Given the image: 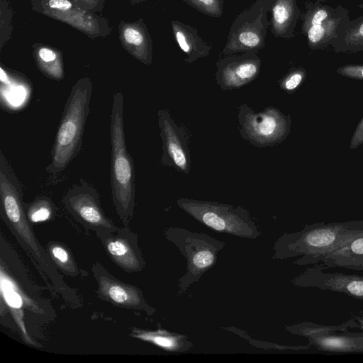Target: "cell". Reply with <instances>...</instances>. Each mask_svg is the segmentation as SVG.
<instances>
[{
  "instance_id": "cell-3",
  "label": "cell",
  "mask_w": 363,
  "mask_h": 363,
  "mask_svg": "<svg viewBox=\"0 0 363 363\" xmlns=\"http://www.w3.org/2000/svg\"><path fill=\"white\" fill-rule=\"evenodd\" d=\"M124 98L115 93L111 113V186L113 202L120 218L126 221L135 207V174L133 157L128 152L124 127Z\"/></svg>"
},
{
  "instance_id": "cell-32",
  "label": "cell",
  "mask_w": 363,
  "mask_h": 363,
  "mask_svg": "<svg viewBox=\"0 0 363 363\" xmlns=\"http://www.w3.org/2000/svg\"><path fill=\"white\" fill-rule=\"evenodd\" d=\"M82 9L95 13L104 9L105 0H71Z\"/></svg>"
},
{
  "instance_id": "cell-9",
  "label": "cell",
  "mask_w": 363,
  "mask_h": 363,
  "mask_svg": "<svg viewBox=\"0 0 363 363\" xmlns=\"http://www.w3.org/2000/svg\"><path fill=\"white\" fill-rule=\"evenodd\" d=\"M238 121L241 136L257 147L281 143L289 135L291 124V116L274 107L256 113L246 104L239 107Z\"/></svg>"
},
{
  "instance_id": "cell-5",
  "label": "cell",
  "mask_w": 363,
  "mask_h": 363,
  "mask_svg": "<svg viewBox=\"0 0 363 363\" xmlns=\"http://www.w3.org/2000/svg\"><path fill=\"white\" fill-rule=\"evenodd\" d=\"M178 206L196 220L219 233L255 240L262 232L250 213L242 206L182 198Z\"/></svg>"
},
{
  "instance_id": "cell-16",
  "label": "cell",
  "mask_w": 363,
  "mask_h": 363,
  "mask_svg": "<svg viewBox=\"0 0 363 363\" xmlns=\"http://www.w3.org/2000/svg\"><path fill=\"white\" fill-rule=\"evenodd\" d=\"M98 281L99 291L105 299L121 306L144 310L149 314L155 311L146 303L138 289L106 276L100 277Z\"/></svg>"
},
{
  "instance_id": "cell-21",
  "label": "cell",
  "mask_w": 363,
  "mask_h": 363,
  "mask_svg": "<svg viewBox=\"0 0 363 363\" xmlns=\"http://www.w3.org/2000/svg\"><path fill=\"white\" fill-rule=\"evenodd\" d=\"M33 56L36 66L50 79L61 81L65 77L62 52L48 45L35 43L32 45Z\"/></svg>"
},
{
  "instance_id": "cell-22",
  "label": "cell",
  "mask_w": 363,
  "mask_h": 363,
  "mask_svg": "<svg viewBox=\"0 0 363 363\" xmlns=\"http://www.w3.org/2000/svg\"><path fill=\"white\" fill-rule=\"evenodd\" d=\"M131 335L143 341L152 343L170 352L182 353L193 347V343L186 335L163 329L156 330H135Z\"/></svg>"
},
{
  "instance_id": "cell-27",
  "label": "cell",
  "mask_w": 363,
  "mask_h": 363,
  "mask_svg": "<svg viewBox=\"0 0 363 363\" xmlns=\"http://www.w3.org/2000/svg\"><path fill=\"white\" fill-rule=\"evenodd\" d=\"M201 13L220 18L223 13V0H182Z\"/></svg>"
},
{
  "instance_id": "cell-14",
  "label": "cell",
  "mask_w": 363,
  "mask_h": 363,
  "mask_svg": "<svg viewBox=\"0 0 363 363\" xmlns=\"http://www.w3.org/2000/svg\"><path fill=\"white\" fill-rule=\"evenodd\" d=\"M301 287H314L320 289L342 292L363 300V277L331 273L320 268H308L291 280Z\"/></svg>"
},
{
  "instance_id": "cell-24",
  "label": "cell",
  "mask_w": 363,
  "mask_h": 363,
  "mask_svg": "<svg viewBox=\"0 0 363 363\" xmlns=\"http://www.w3.org/2000/svg\"><path fill=\"white\" fill-rule=\"evenodd\" d=\"M335 52L363 51V16L350 20L331 45Z\"/></svg>"
},
{
  "instance_id": "cell-18",
  "label": "cell",
  "mask_w": 363,
  "mask_h": 363,
  "mask_svg": "<svg viewBox=\"0 0 363 363\" xmlns=\"http://www.w3.org/2000/svg\"><path fill=\"white\" fill-rule=\"evenodd\" d=\"M271 12L270 30L274 36L284 39L294 38L301 13L296 0H274Z\"/></svg>"
},
{
  "instance_id": "cell-10",
  "label": "cell",
  "mask_w": 363,
  "mask_h": 363,
  "mask_svg": "<svg viewBox=\"0 0 363 363\" xmlns=\"http://www.w3.org/2000/svg\"><path fill=\"white\" fill-rule=\"evenodd\" d=\"M30 4L35 11L67 23L89 38L111 33L106 18L82 9L71 0H30Z\"/></svg>"
},
{
  "instance_id": "cell-2",
  "label": "cell",
  "mask_w": 363,
  "mask_h": 363,
  "mask_svg": "<svg viewBox=\"0 0 363 363\" xmlns=\"http://www.w3.org/2000/svg\"><path fill=\"white\" fill-rule=\"evenodd\" d=\"M93 84L87 77L79 79L66 101L45 171L59 174L80 152L86 121L90 112Z\"/></svg>"
},
{
  "instance_id": "cell-7",
  "label": "cell",
  "mask_w": 363,
  "mask_h": 363,
  "mask_svg": "<svg viewBox=\"0 0 363 363\" xmlns=\"http://www.w3.org/2000/svg\"><path fill=\"white\" fill-rule=\"evenodd\" d=\"M274 0H256L250 7L238 15L233 22L223 49L224 55L251 50H262L270 22L268 13L271 12Z\"/></svg>"
},
{
  "instance_id": "cell-1",
  "label": "cell",
  "mask_w": 363,
  "mask_h": 363,
  "mask_svg": "<svg viewBox=\"0 0 363 363\" xmlns=\"http://www.w3.org/2000/svg\"><path fill=\"white\" fill-rule=\"evenodd\" d=\"M363 235V220L315 223L283 233L274 242V259L300 257L295 264H311L318 257L336 250Z\"/></svg>"
},
{
  "instance_id": "cell-6",
  "label": "cell",
  "mask_w": 363,
  "mask_h": 363,
  "mask_svg": "<svg viewBox=\"0 0 363 363\" xmlns=\"http://www.w3.org/2000/svg\"><path fill=\"white\" fill-rule=\"evenodd\" d=\"M0 201L1 216L38 262H45L40 247L27 220L23 188L3 151H0Z\"/></svg>"
},
{
  "instance_id": "cell-26",
  "label": "cell",
  "mask_w": 363,
  "mask_h": 363,
  "mask_svg": "<svg viewBox=\"0 0 363 363\" xmlns=\"http://www.w3.org/2000/svg\"><path fill=\"white\" fill-rule=\"evenodd\" d=\"M26 216L33 223L43 222L49 220L53 215L55 205L47 196L37 197L33 202L25 203Z\"/></svg>"
},
{
  "instance_id": "cell-25",
  "label": "cell",
  "mask_w": 363,
  "mask_h": 363,
  "mask_svg": "<svg viewBox=\"0 0 363 363\" xmlns=\"http://www.w3.org/2000/svg\"><path fill=\"white\" fill-rule=\"evenodd\" d=\"M317 345L328 350L340 351L363 350V337L323 336L313 340Z\"/></svg>"
},
{
  "instance_id": "cell-35",
  "label": "cell",
  "mask_w": 363,
  "mask_h": 363,
  "mask_svg": "<svg viewBox=\"0 0 363 363\" xmlns=\"http://www.w3.org/2000/svg\"><path fill=\"white\" fill-rule=\"evenodd\" d=\"M358 7H359V8H360V9H363V3L359 4L358 5Z\"/></svg>"
},
{
  "instance_id": "cell-20",
  "label": "cell",
  "mask_w": 363,
  "mask_h": 363,
  "mask_svg": "<svg viewBox=\"0 0 363 363\" xmlns=\"http://www.w3.org/2000/svg\"><path fill=\"white\" fill-rule=\"evenodd\" d=\"M1 89L14 91L7 101L1 104L2 108L13 112L26 106L31 91L30 83L27 78L1 67Z\"/></svg>"
},
{
  "instance_id": "cell-31",
  "label": "cell",
  "mask_w": 363,
  "mask_h": 363,
  "mask_svg": "<svg viewBox=\"0 0 363 363\" xmlns=\"http://www.w3.org/2000/svg\"><path fill=\"white\" fill-rule=\"evenodd\" d=\"M336 72L339 75L347 78L363 80V65H345L338 67Z\"/></svg>"
},
{
  "instance_id": "cell-13",
  "label": "cell",
  "mask_w": 363,
  "mask_h": 363,
  "mask_svg": "<svg viewBox=\"0 0 363 363\" xmlns=\"http://www.w3.org/2000/svg\"><path fill=\"white\" fill-rule=\"evenodd\" d=\"M259 50L229 55L216 62V79L223 90L240 88L257 77L261 68Z\"/></svg>"
},
{
  "instance_id": "cell-12",
  "label": "cell",
  "mask_w": 363,
  "mask_h": 363,
  "mask_svg": "<svg viewBox=\"0 0 363 363\" xmlns=\"http://www.w3.org/2000/svg\"><path fill=\"white\" fill-rule=\"evenodd\" d=\"M157 116L162 142L161 163L183 174H188L191 168V157L184 129L176 124L166 109H160Z\"/></svg>"
},
{
  "instance_id": "cell-28",
  "label": "cell",
  "mask_w": 363,
  "mask_h": 363,
  "mask_svg": "<svg viewBox=\"0 0 363 363\" xmlns=\"http://www.w3.org/2000/svg\"><path fill=\"white\" fill-rule=\"evenodd\" d=\"M306 77V70L303 67L291 69L280 81V88L289 94L296 91Z\"/></svg>"
},
{
  "instance_id": "cell-4",
  "label": "cell",
  "mask_w": 363,
  "mask_h": 363,
  "mask_svg": "<svg viewBox=\"0 0 363 363\" xmlns=\"http://www.w3.org/2000/svg\"><path fill=\"white\" fill-rule=\"evenodd\" d=\"M164 235L186 260V273L178 280V295L184 294L191 284L198 282L215 266L218 252L226 245L206 233L192 232L180 227L167 228Z\"/></svg>"
},
{
  "instance_id": "cell-33",
  "label": "cell",
  "mask_w": 363,
  "mask_h": 363,
  "mask_svg": "<svg viewBox=\"0 0 363 363\" xmlns=\"http://www.w3.org/2000/svg\"><path fill=\"white\" fill-rule=\"evenodd\" d=\"M350 147L354 150L363 145V117L357 124L355 130L351 138Z\"/></svg>"
},
{
  "instance_id": "cell-8",
  "label": "cell",
  "mask_w": 363,
  "mask_h": 363,
  "mask_svg": "<svg viewBox=\"0 0 363 363\" xmlns=\"http://www.w3.org/2000/svg\"><path fill=\"white\" fill-rule=\"evenodd\" d=\"M300 19L301 33L308 48L315 50L331 47L350 18L349 11L342 6L333 7L316 0L306 1Z\"/></svg>"
},
{
  "instance_id": "cell-11",
  "label": "cell",
  "mask_w": 363,
  "mask_h": 363,
  "mask_svg": "<svg viewBox=\"0 0 363 363\" xmlns=\"http://www.w3.org/2000/svg\"><path fill=\"white\" fill-rule=\"evenodd\" d=\"M62 201L67 211L86 226L116 230L101 207L97 190L82 178L79 184L72 185L67 190Z\"/></svg>"
},
{
  "instance_id": "cell-30",
  "label": "cell",
  "mask_w": 363,
  "mask_h": 363,
  "mask_svg": "<svg viewBox=\"0 0 363 363\" xmlns=\"http://www.w3.org/2000/svg\"><path fill=\"white\" fill-rule=\"evenodd\" d=\"M57 264L67 272H75V266L68 251L60 245H52L50 250Z\"/></svg>"
},
{
  "instance_id": "cell-29",
  "label": "cell",
  "mask_w": 363,
  "mask_h": 363,
  "mask_svg": "<svg viewBox=\"0 0 363 363\" xmlns=\"http://www.w3.org/2000/svg\"><path fill=\"white\" fill-rule=\"evenodd\" d=\"M12 9L6 1L1 0V48L12 33Z\"/></svg>"
},
{
  "instance_id": "cell-17",
  "label": "cell",
  "mask_w": 363,
  "mask_h": 363,
  "mask_svg": "<svg viewBox=\"0 0 363 363\" xmlns=\"http://www.w3.org/2000/svg\"><path fill=\"white\" fill-rule=\"evenodd\" d=\"M171 26L178 45L186 55V63L190 64L209 55L212 45L199 35L196 28L177 20L172 21Z\"/></svg>"
},
{
  "instance_id": "cell-19",
  "label": "cell",
  "mask_w": 363,
  "mask_h": 363,
  "mask_svg": "<svg viewBox=\"0 0 363 363\" xmlns=\"http://www.w3.org/2000/svg\"><path fill=\"white\" fill-rule=\"evenodd\" d=\"M319 262L328 267H342L363 272V235L354 238L336 250L316 258L311 264Z\"/></svg>"
},
{
  "instance_id": "cell-23",
  "label": "cell",
  "mask_w": 363,
  "mask_h": 363,
  "mask_svg": "<svg viewBox=\"0 0 363 363\" xmlns=\"http://www.w3.org/2000/svg\"><path fill=\"white\" fill-rule=\"evenodd\" d=\"M105 245L113 261L124 269L136 272L143 268L142 256L127 239L119 236L108 238Z\"/></svg>"
},
{
  "instance_id": "cell-36",
  "label": "cell",
  "mask_w": 363,
  "mask_h": 363,
  "mask_svg": "<svg viewBox=\"0 0 363 363\" xmlns=\"http://www.w3.org/2000/svg\"><path fill=\"white\" fill-rule=\"evenodd\" d=\"M318 1H321V2H324V1H325L326 0H318Z\"/></svg>"
},
{
  "instance_id": "cell-34",
  "label": "cell",
  "mask_w": 363,
  "mask_h": 363,
  "mask_svg": "<svg viewBox=\"0 0 363 363\" xmlns=\"http://www.w3.org/2000/svg\"><path fill=\"white\" fill-rule=\"evenodd\" d=\"M132 4H137V3H140V2H143V1H149V0H129ZM154 1H161V0H154Z\"/></svg>"
},
{
  "instance_id": "cell-15",
  "label": "cell",
  "mask_w": 363,
  "mask_h": 363,
  "mask_svg": "<svg viewBox=\"0 0 363 363\" xmlns=\"http://www.w3.org/2000/svg\"><path fill=\"white\" fill-rule=\"evenodd\" d=\"M122 47L140 62L150 65L152 61V40L143 18L133 23L121 21L118 26Z\"/></svg>"
}]
</instances>
